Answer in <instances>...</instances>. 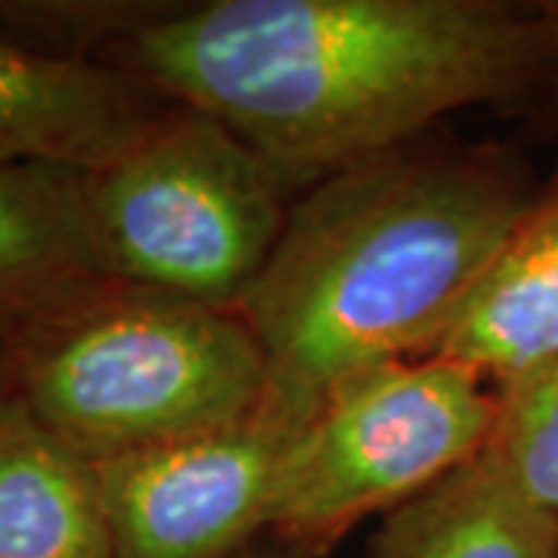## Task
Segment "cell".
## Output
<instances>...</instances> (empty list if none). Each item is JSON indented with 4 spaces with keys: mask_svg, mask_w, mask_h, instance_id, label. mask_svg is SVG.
Returning a JSON list of instances; mask_svg holds the SVG:
<instances>
[{
    "mask_svg": "<svg viewBox=\"0 0 558 558\" xmlns=\"http://www.w3.org/2000/svg\"><path fill=\"white\" fill-rule=\"evenodd\" d=\"M481 457L524 502L558 524V357L499 395L497 428Z\"/></svg>",
    "mask_w": 558,
    "mask_h": 558,
    "instance_id": "7c38bea8",
    "label": "cell"
},
{
    "mask_svg": "<svg viewBox=\"0 0 558 558\" xmlns=\"http://www.w3.org/2000/svg\"><path fill=\"white\" fill-rule=\"evenodd\" d=\"M3 336L16 400L87 459L215 432L270 395L264 351L236 311L121 282Z\"/></svg>",
    "mask_w": 558,
    "mask_h": 558,
    "instance_id": "3957f363",
    "label": "cell"
},
{
    "mask_svg": "<svg viewBox=\"0 0 558 558\" xmlns=\"http://www.w3.org/2000/svg\"><path fill=\"white\" fill-rule=\"evenodd\" d=\"M0 558H119L94 459L16 398L0 407Z\"/></svg>",
    "mask_w": 558,
    "mask_h": 558,
    "instance_id": "30bf717a",
    "label": "cell"
},
{
    "mask_svg": "<svg viewBox=\"0 0 558 558\" xmlns=\"http://www.w3.org/2000/svg\"><path fill=\"white\" fill-rule=\"evenodd\" d=\"M432 357L475 369L499 395L558 357V165Z\"/></svg>",
    "mask_w": 558,
    "mask_h": 558,
    "instance_id": "ba28073f",
    "label": "cell"
},
{
    "mask_svg": "<svg viewBox=\"0 0 558 558\" xmlns=\"http://www.w3.org/2000/svg\"><path fill=\"white\" fill-rule=\"evenodd\" d=\"M16 398V385H13V354H10V341L0 332V407Z\"/></svg>",
    "mask_w": 558,
    "mask_h": 558,
    "instance_id": "4fadbf2b",
    "label": "cell"
},
{
    "mask_svg": "<svg viewBox=\"0 0 558 558\" xmlns=\"http://www.w3.org/2000/svg\"><path fill=\"white\" fill-rule=\"evenodd\" d=\"M304 416L270 400L205 435L94 459L119 558H240L270 534Z\"/></svg>",
    "mask_w": 558,
    "mask_h": 558,
    "instance_id": "8992f818",
    "label": "cell"
},
{
    "mask_svg": "<svg viewBox=\"0 0 558 558\" xmlns=\"http://www.w3.org/2000/svg\"><path fill=\"white\" fill-rule=\"evenodd\" d=\"M537 190L509 146L425 140L307 186L236 307L270 400L311 418L351 379L432 357Z\"/></svg>",
    "mask_w": 558,
    "mask_h": 558,
    "instance_id": "7a4b0ae2",
    "label": "cell"
},
{
    "mask_svg": "<svg viewBox=\"0 0 558 558\" xmlns=\"http://www.w3.org/2000/svg\"><path fill=\"white\" fill-rule=\"evenodd\" d=\"M109 282L84 205V171L0 161V332Z\"/></svg>",
    "mask_w": 558,
    "mask_h": 558,
    "instance_id": "9c48e42d",
    "label": "cell"
},
{
    "mask_svg": "<svg viewBox=\"0 0 558 558\" xmlns=\"http://www.w3.org/2000/svg\"><path fill=\"white\" fill-rule=\"evenodd\" d=\"M94 60L227 124L289 186H314L450 112L556 94V0L146 7Z\"/></svg>",
    "mask_w": 558,
    "mask_h": 558,
    "instance_id": "6da1fadb",
    "label": "cell"
},
{
    "mask_svg": "<svg viewBox=\"0 0 558 558\" xmlns=\"http://www.w3.org/2000/svg\"><path fill=\"white\" fill-rule=\"evenodd\" d=\"M369 558H558V524L478 457L388 512Z\"/></svg>",
    "mask_w": 558,
    "mask_h": 558,
    "instance_id": "8fae6325",
    "label": "cell"
},
{
    "mask_svg": "<svg viewBox=\"0 0 558 558\" xmlns=\"http://www.w3.org/2000/svg\"><path fill=\"white\" fill-rule=\"evenodd\" d=\"M240 558H295V556H289V553H286V549H279V546H255V549H248V553Z\"/></svg>",
    "mask_w": 558,
    "mask_h": 558,
    "instance_id": "5bb4252c",
    "label": "cell"
},
{
    "mask_svg": "<svg viewBox=\"0 0 558 558\" xmlns=\"http://www.w3.org/2000/svg\"><path fill=\"white\" fill-rule=\"evenodd\" d=\"M556 35H558V0H556ZM556 94H558V78H556Z\"/></svg>",
    "mask_w": 558,
    "mask_h": 558,
    "instance_id": "9a60e30c",
    "label": "cell"
},
{
    "mask_svg": "<svg viewBox=\"0 0 558 558\" xmlns=\"http://www.w3.org/2000/svg\"><path fill=\"white\" fill-rule=\"evenodd\" d=\"M168 106L106 62L0 38V161L94 171L134 146Z\"/></svg>",
    "mask_w": 558,
    "mask_h": 558,
    "instance_id": "52a82bcc",
    "label": "cell"
},
{
    "mask_svg": "<svg viewBox=\"0 0 558 558\" xmlns=\"http://www.w3.org/2000/svg\"><path fill=\"white\" fill-rule=\"evenodd\" d=\"M497 418V388L457 360H400L351 379L292 444L267 537L295 558L329 553L360 521L478 459Z\"/></svg>",
    "mask_w": 558,
    "mask_h": 558,
    "instance_id": "5b68a950",
    "label": "cell"
},
{
    "mask_svg": "<svg viewBox=\"0 0 558 558\" xmlns=\"http://www.w3.org/2000/svg\"><path fill=\"white\" fill-rule=\"evenodd\" d=\"M292 186L227 124L171 102L121 156L84 171L109 282L236 311L289 218Z\"/></svg>",
    "mask_w": 558,
    "mask_h": 558,
    "instance_id": "277c9868",
    "label": "cell"
}]
</instances>
